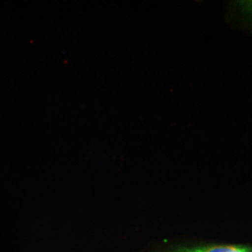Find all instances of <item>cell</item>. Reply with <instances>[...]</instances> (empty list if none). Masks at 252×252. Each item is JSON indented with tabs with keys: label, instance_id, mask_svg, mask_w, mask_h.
Masks as SVG:
<instances>
[{
	"label": "cell",
	"instance_id": "1",
	"mask_svg": "<svg viewBox=\"0 0 252 252\" xmlns=\"http://www.w3.org/2000/svg\"><path fill=\"white\" fill-rule=\"evenodd\" d=\"M165 252H252V249L247 246H207L196 248L182 247Z\"/></svg>",
	"mask_w": 252,
	"mask_h": 252
},
{
	"label": "cell",
	"instance_id": "2",
	"mask_svg": "<svg viewBox=\"0 0 252 252\" xmlns=\"http://www.w3.org/2000/svg\"><path fill=\"white\" fill-rule=\"evenodd\" d=\"M235 6L242 18L252 27V0L238 1L236 2Z\"/></svg>",
	"mask_w": 252,
	"mask_h": 252
}]
</instances>
